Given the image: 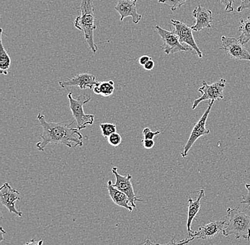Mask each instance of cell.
Here are the masks:
<instances>
[{
  "label": "cell",
  "mask_w": 250,
  "mask_h": 245,
  "mask_svg": "<svg viewBox=\"0 0 250 245\" xmlns=\"http://www.w3.org/2000/svg\"><path fill=\"white\" fill-rule=\"evenodd\" d=\"M37 119L43 128V132L40 135L42 141L37 143L36 147L41 152H43L48 144H62L68 148H76L83 146L82 134L77 128H71L74 121L70 124L63 123H48L44 115L39 113Z\"/></svg>",
  "instance_id": "obj_1"
},
{
  "label": "cell",
  "mask_w": 250,
  "mask_h": 245,
  "mask_svg": "<svg viewBox=\"0 0 250 245\" xmlns=\"http://www.w3.org/2000/svg\"><path fill=\"white\" fill-rule=\"evenodd\" d=\"M81 14L75 20V27L84 33L89 48L95 54L98 47L94 41V31L96 29L93 0H82L80 7Z\"/></svg>",
  "instance_id": "obj_2"
},
{
  "label": "cell",
  "mask_w": 250,
  "mask_h": 245,
  "mask_svg": "<svg viewBox=\"0 0 250 245\" xmlns=\"http://www.w3.org/2000/svg\"><path fill=\"white\" fill-rule=\"evenodd\" d=\"M228 223L223 231L228 237L234 235L236 239H245L250 241V215L240 210L238 207H229L227 210Z\"/></svg>",
  "instance_id": "obj_3"
},
{
  "label": "cell",
  "mask_w": 250,
  "mask_h": 245,
  "mask_svg": "<svg viewBox=\"0 0 250 245\" xmlns=\"http://www.w3.org/2000/svg\"><path fill=\"white\" fill-rule=\"evenodd\" d=\"M69 107L73 118L77 123L78 130H83L89 125H93L95 121V115L85 114L83 106L91 100V96L81 95L76 99L73 97L72 92L68 94Z\"/></svg>",
  "instance_id": "obj_4"
},
{
  "label": "cell",
  "mask_w": 250,
  "mask_h": 245,
  "mask_svg": "<svg viewBox=\"0 0 250 245\" xmlns=\"http://www.w3.org/2000/svg\"><path fill=\"white\" fill-rule=\"evenodd\" d=\"M155 29L163 41L164 45L161 46V48L163 50L166 54H174L181 51L195 54V51L191 48L184 46L182 43H180L179 37L173 31L165 30L159 25L156 26Z\"/></svg>",
  "instance_id": "obj_5"
},
{
  "label": "cell",
  "mask_w": 250,
  "mask_h": 245,
  "mask_svg": "<svg viewBox=\"0 0 250 245\" xmlns=\"http://www.w3.org/2000/svg\"><path fill=\"white\" fill-rule=\"evenodd\" d=\"M226 79H220L218 82L212 84H208L206 81H203V87L198 89V92H201L202 94L198 99L193 101L192 109L194 110L199 105L200 103L206 101H216V100H222L224 99L225 87H226Z\"/></svg>",
  "instance_id": "obj_6"
},
{
  "label": "cell",
  "mask_w": 250,
  "mask_h": 245,
  "mask_svg": "<svg viewBox=\"0 0 250 245\" xmlns=\"http://www.w3.org/2000/svg\"><path fill=\"white\" fill-rule=\"evenodd\" d=\"M214 102H215V101H209L208 107L207 108L202 117L200 118L199 121L196 123V124L193 127V131H192L191 133H190L187 144L184 146V151L181 153L183 157H187L189 151L191 149L192 146L194 145V143L198 138H201L203 135H208L210 133V130L206 129V124L208 117Z\"/></svg>",
  "instance_id": "obj_7"
},
{
  "label": "cell",
  "mask_w": 250,
  "mask_h": 245,
  "mask_svg": "<svg viewBox=\"0 0 250 245\" xmlns=\"http://www.w3.org/2000/svg\"><path fill=\"white\" fill-rule=\"evenodd\" d=\"M221 40L223 46L220 49L223 50L230 58L233 60L250 61L249 51L239 41L238 39L223 36Z\"/></svg>",
  "instance_id": "obj_8"
},
{
  "label": "cell",
  "mask_w": 250,
  "mask_h": 245,
  "mask_svg": "<svg viewBox=\"0 0 250 245\" xmlns=\"http://www.w3.org/2000/svg\"><path fill=\"white\" fill-rule=\"evenodd\" d=\"M171 23L174 28L172 31L179 37L180 43H187L188 46L195 51V54L198 55L199 58H202L203 53L195 43L191 27H189L186 23L178 20L171 19Z\"/></svg>",
  "instance_id": "obj_9"
},
{
  "label": "cell",
  "mask_w": 250,
  "mask_h": 245,
  "mask_svg": "<svg viewBox=\"0 0 250 245\" xmlns=\"http://www.w3.org/2000/svg\"><path fill=\"white\" fill-rule=\"evenodd\" d=\"M112 172L115 176V179H116L115 184H113L114 187H115L120 191H123L128 196L130 205L133 207H136L135 203L137 201L143 202V201L139 199L138 196L134 193L132 184V176L131 174H127L126 176L121 175L117 171V167H114L112 168Z\"/></svg>",
  "instance_id": "obj_10"
},
{
  "label": "cell",
  "mask_w": 250,
  "mask_h": 245,
  "mask_svg": "<svg viewBox=\"0 0 250 245\" xmlns=\"http://www.w3.org/2000/svg\"><path fill=\"white\" fill-rule=\"evenodd\" d=\"M20 193L12 188L9 183H4L0 188V202L7 207L11 214L22 216V212L19 211L16 207V202L20 201Z\"/></svg>",
  "instance_id": "obj_11"
},
{
  "label": "cell",
  "mask_w": 250,
  "mask_h": 245,
  "mask_svg": "<svg viewBox=\"0 0 250 245\" xmlns=\"http://www.w3.org/2000/svg\"><path fill=\"white\" fill-rule=\"evenodd\" d=\"M96 78L93 75L90 73H84L78 74L71 79L67 81H60L59 86L62 88H66L68 87H78L81 90H93L95 84L98 83Z\"/></svg>",
  "instance_id": "obj_12"
},
{
  "label": "cell",
  "mask_w": 250,
  "mask_h": 245,
  "mask_svg": "<svg viewBox=\"0 0 250 245\" xmlns=\"http://www.w3.org/2000/svg\"><path fill=\"white\" fill-rule=\"evenodd\" d=\"M137 0H118L115 7V10L120 15V21H123L126 17H131L133 23L137 24L142 19V15L137 13Z\"/></svg>",
  "instance_id": "obj_13"
},
{
  "label": "cell",
  "mask_w": 250,
  "mask_h": 245,
  "mask_svg": "<svg viewBox=\"0 0 250 245\" xmlns=\"http://www.w3.org/2000/svg\"><path fill=\"white\" fill-rule=\"evenodd\" d=\"M192 15L195 19V24L191 26L192 30L198 32L204 29H210L212 27L213 17L210 9L198 5L192 12Z\"/></svg>",
  "instance_id": "obj_14"
},
{
  "label": "cell",
  "mask_w": 250,
  "mask_h": 245,
  "mask_svg": "<svg viewBox=\"0 0 250 245\" xmlns=\"http://www.w3.org/2000/svg\"><path fill=\"white\" fill-rule=\"evenodd\" d=\"M227 223L225 221H212L206 224V226H200L198 231H195L192 238L194 239H202V240H210L218 236L221 231L224 230Z\"/></svg>",
  "instance_id": "obj_15"
},
{
  "label": "cell",
  "mask_w": 250,
  "mask_h": 245,
  "mask_svg": "<svg viewBox=\"0 0 250 245\" xmlns=\"http://www.w3.org/2000/svg\"><path fill=\"white\" fill-rule=\"evenodd\" d=\"M199 195L196 200H193L189 198L188 201V218H187V231H188V238H193V233L194 232L191 230V224L193 220L195 219L198 212H199L200 208H201V201L205 196V191L203 189L197 191Z\"/></svg>",
  "instance_id": "obj_16"
},
{
  "label": "cell",
  "mask_w": 250,
  "mask_h": 245,
  "mask_svg": "<svg viewBox=\"0 0 250 245\" xmlns=\"http://www.w3.org/2000/svg\"><path fill=\"white\" fill-rule=\"evenodd\" d=\"M107 191H108L109 197L116 205L125 207L129 212H132L133 207L130 205L128 196L123 191L114 187L113 183L111 180L107 182Z\"/></svg>",
  "instance_id": "obj_17"
},
{
  "label": "cell",
  "mask_w": 250,
  "mask_h": 245,
  "mask_svg": "<svg viewBox=\"0 0 250 245\" xmlns=\"http://www.w3.org/2000/svg\"><path fill=\"white\" fill-rule=\"evenodd\" d=\"M0 32V73L7 75L8 72L10 69L11 64H12V59L10 56L8 54L7 51L3 46L2 43V29H1Z\"/></svg>",
  "instance_id": "obj_18"
},
{
  "label": "cell",
  "mask_w": 250,
  "mask_h": 245,
  "mask_svg": "<svg viewBox=\"0 0 250 245\" xmlns=\"http://www.w3.org/2000/svg\"><path fill=\"white\" fill-rule=\"evenodd\" d=\"M94 93L103 96H111L115 92V82L112 80L98 82L93 89Z\"/></svg>",
  "instance_id": "obj_19"
},
{
  "label": "cell",
  "mask_w": 250,
  "mask_h": 245,
  "mask_svg": "<svg viewBox=\"0 0 250 245\" xmlns=\"http://www.w3.org/2000/svg\"><path fill=\"white\" fill-rule=\"evenodd\" d=\"M239 30L241 32L238 40L242 45L250 42V17L240 19Z\"/></svg>",
  "instance_id": "obj_20"
},
{
  "label": "cell",
  "mask_w": 250,
  "mask_h": 245,
  "mask_svg": "<svg viewBox=\"0 0 250 245\" xmlns=\"http://www.w3.org/2000/svg\"><path fill=\"white\" fill-rule=\"evenodd\" d=\"M194 240V238H186L185 240H181V241H176V237H173L172 238L171 241L168 242V243H166V244H160V243H153L150 240H146L145 243H142L141 245H187L190 242L193 241Z\"/></svg>",
  "instance_id": "obj_21"
},
{
  "label": "cell",
  "mask_w": 250,
  "mask_h": 245,
  "mask_svg": "<svg viewBox=\"0 0 250 245\" xmlns=\"http://www.w3.org/2000/svg\"><path fill=\"white\" fill-rule=\"evenodd\" d=\"M102 135L105 138H108L109 135L117 132V126L114 123H103L100 124Z\"/></svg>",
  "instance_id": "obj_22"
},
{
  "label": "cell",
  "mask_w": 250,
  "mask_h": 245,
  "mask_svg": "<svg viewBox=\"0 0 250 245\" xmlns=\"http://www.w3.org/2000/svg\"><path fill=\"white\" fill-rule=\"evenodd\" d=\"M189 0H158V2L166 4L171 8L172 12H175L185 4Z\"/></svg>",
  "instance_id": "obj_23"
},
{
  "label": "cell",
  "mask_w": 250,
  "mask_h": 245,
  "mask_svg": "<svg viewBox=\"0 0 250 245\" xmlns=\"http://www.w3.org/2000/svg\"><path fill=\"white\" fill-rule=\"evenodd\" d=\"M107 140L109 144L113 147L119 146L122 143L121 135L117 133V132H115V133L109 135L108 138H107Z\"/></svg>",
  "instance_id": "obj_24"
},
{
  "label": "cell",
  "mask_w": 250,
  "mask_h": 245,
  "mask_svg": "<svg viewBox=\"0 0 250 245\" xmlns=\"http://www.w3.org/2000/svg\"><path fill=\"white\" fill-rule=\"evenodd\" d=\"M161 133L160 131L153 132L149 128H145L143 130L144 139H149V140H154V137Z\"/></svg>",
  "instance_id": "obj_25"
},
{
  "label": "cell",
  "mask_w": 250,
  "mask_h": 245,
  "mask_svg": "<svg viewBox=\"0 0 250 245\" xmlns=\"http://www.w3.org/2000/svg\"><path fill=\"white\" fill-rule=\"evenodd\" d=\"M222 4L225 7V10L228 13H230L234 11V0H220Z\"/></svg>",
  "instance_id": "obj_26"
},
{
  "label": "cell",
  "mask_w": 250,
  "mask_h": 245,
  "mask_svg": "<svg viewBox=\"0 0 250 245\" xmlns=\"http://www.w3.org/2000/svg\"><path fill=\"white\" fill-rule=\"evenodd\" d=\"M245 187L248 189V193L246 195H244L242 197L241 204H245L250 207V184H245Z\"/></svg>",
  "instance_id": "obj_27"
},
{
  "label": "cell",
  "mask_w": 250,
  "mask_h": 245,
  "mask_svg": "<svg viewBox=\"0 0 250 245\" xmlns=\"http://www.w3.org/2000/svg\"><path fill=\"white\" fill-rule=\"evenodd\" d=\"M245 9H250V0H241V4L237 7V11L241 12Z\"/></svg>",
  "instance_id": "obj_28"
},
{
  "label": "cell",
  "mask_w": 250,
  "mask_h": 245,
  "mask_svg": "<svg viewBox=\"0 0 250 245\" xmlns=\"http://www.w3.org/2000/svg\"><path fill=\"white\" fill-rule=\"evenodd\" d=\"M142 143L144 148L147 150L154 148V145H155L154 140H149V139H144L142 140Z\"/></svg>",
  "instance_id": "obj_29"
},
{
  "label": "cell",
  "mask_w": 250,
  "mask_h": 245,
  "mask_svg": "<svg viewBox=\"0 0 250 245\" xmlns=\"http://www.w3.org/2000/svg\"><path fill=\"white\" fill-rule=\"evenodd\" d=\"M154 65H155V63H154V60H152V59L148 60L145 65H144V68H145V70H147V71H150V70L154 69Z\"/></svg>",
  "instance_id": "obj_30"
},
{
  "label": "cell",
  "mask_w": 250,
  "mask_h": 245,
  "mask_svg": "<svg viewBox=\"0 0 250 245\" xmlns=\"http://www.w3.org/2000/svg\"><path fill=\"white\" fill-rule=\"evenodd\" d=\"M151 59L149 56L145 55V56H142V57H140V59H139V63H140L142 66H144V65H145L148 60H151Z\"/></svg>",
  "instance_id": "obj_31"
},
{
  "label": "cell",
  "mask_w": 250,
  "mask_h": 245,
  "mask_svg": "<svg viewBox=\"0 0 250 245\" xmlns=\"http://www.w3.org/2000/svg\"><path fill=\"white\" fill-rule=\"evenodd\" d=\"M43 243V240H40L38 243H37V242H35V240H31L30 241L26 242V243L23 245H42Z\"/></svg>",
  "instance_id": "obj_32"
},
{
  "label": "cell",
  "mask_w": 250,
  "mask_h": 245,
  "mask_svg": "<svg viewBox=\"0 0 250 245\" xmlns=\"http://www.w3.org/2000/svg\"><path fill=\"white\" fill-rule=\"evenodd\" d=\"M1 241H2V240H4V234H6V231L4 230V229H3V227H1Z\"/></svg>",
  "instance_id": "obj_33"
}]
</instances>
